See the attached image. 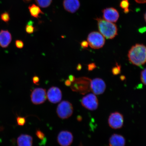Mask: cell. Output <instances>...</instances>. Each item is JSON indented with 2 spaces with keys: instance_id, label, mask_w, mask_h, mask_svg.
Here are the masks:
<instances>
[{
  "instance_id": "83f0119b",
  "label": "cell",
  "mask_w": 146,
  "mask_h": 146,
  "mask_svg": "<svg viewBox=\"0 0 146 146\" xmlns=\"http://www.w3.org/2000/svg\"><path fill=\"white\" fill-rule=\"evenodd\" d=\"M33 82L34 84L36 85H39L40 81L39 78L38 76H35L33 78Z\"/></svg>"
},
{
  "instance_id": "4316f807",
  "label": "cell",
  "mask_w": 146,
  "mask_h": 146,
  "mask_svg": "<svg viewBox=\"0 0 146 146\" xmlns=\"http://www.w3.org/2000/svg\"><path fill=\"white\" fill-rule=\"evenodd\" d=\"M96 66L94 63H91L88 65V69L89 71H92L96 68Z\"/></svg>"
},
{
  "instance_id": "d6986e66",
  "label": "cell",
  "mask_w": 146,
  "mask_h": 146,
  "mask_svg": "<svg viewBox=\"0 0 146 146\" xmlns=\"http://www.w3.org/2000/svg\"><path fill=\"white\" fill-rule=\"evenodd\" d=\"M33 22L30 21L27 23V25L25 27V31L27 33L31 34L33 33L35 30V27L33 26Z\"/></svg>"
},
{
  "instance_id": "d590c367",
  "label": "cell",
  "mask_w": 146,
  "mask_h": 146,
  "mask_svg": "<svg viewBox=\"0 0 146 146\" xmlns=\"http://www.w3.org/2000/svg\"><path fill=\"white\" fill-rule=\"evenodd\" d=\"M79 146H83V145H82V143H81L80 144V145H79Z\"/></svg>"
},
{
  "instance_id": "4dcf8cb0",
  "label": "cell",
  "mask_w": 146,
  "mask_h": 146,
  "mask_svg": "<svg viewBox=\"0 0 146 146\" xmlns=\"http://www.w3.org/2000/svg\"><path fill=\"white\" fill-rule=\"evenodd\" d=\"M72 82L69 81L68 79L66 80L65 82V84L67 87L70 86L72 85Z\"/></svg>"
},
{
  "instance_id": "e0dca14e",
  "label": "cell",
  "mask_w": 146,
  "mask_h": 146,
  "mask_svg": "<svg viewBox=\"0 0 146 146\" xmlns=\"http://www.w3.org/2000/svg\"><path fill=\"white\" fill-rule=\"evenodd\" d=\"M28 8L31 15L33 17L38 18L40 17V14H44L40 7L35 4H33L30 5Z\"/></svg>"
},
{
  "instance_id": "6da1fadb",
  "label": "cell",
  "mask_w": 146,
  "mask_h": 146,
  "mask_svg": "<svg viewBox=\"0 0 146 146\" xmlns=\"http://www.w3.org/2000/svg\"><path fill=\"white\" fill-rule=\"evenodd\" d=\"M128 57L130 62L138 66H141L146 63V46L137 44L129 51Z\"/></svg>"
},
{
  "instance_id": "277c9868",
  "label": "cell",
  "mask_w": 146,
  "mask_h": 146,
  "mask_svg": "<svg viewBox=\"0 0 146 146\" xmlns=\"http://www.w3.org/2000/svg\"><path fill=\"white\" fill-rule=\"evenodd\" d=\"M87 42L91 48L98 49L102 48L105 42L104 37L98 32H93L89 34Z\"/></svg>"
},
{
  "instance_id": "9c48e42d",
  "label": "cell",
  "mask_w": 146,
  "mask_h": 146,
  "mask_svg": "<svg viewBox=\"0 0 146 146\" xmlns=\"http://www.w3.org/2000/svg\"><path fill=\"white\" fill-rule=\"evenodd\" d=\"M106 85L101 78H96L91 81L90 90L94 94L99 95L105 92Z\"/></svg>"
},
{
  "instance_id": "603a6c76",
  "label": "cell",
  "mask_w": 146,
  "mask_h": 146,
  "mask_svg": "<svg viewBox=\"0 0 146 146\" xmlns=\"http://www.w3.org/2000/svg\"><path fill=\"white\" fill-rule=\"evenodd\" d=\"M116 66L115 67L112 69V72L114 75H116L119 74L121 71V67L117 63H116Z\"/></svg>"
},
{
  "instance_id": "8992f818",
  "label": "cell",
  "mask_w": 146,
  "mask_h": 146,
  "mask_svg": "<svg viewBox=\"0 0 146 146\" xmlns=\"http://www.w3.org/2000/svg\"><path fill=\"white\" fill-rule=\"evenodd\" d=\"M81 103L84 107L90 111L96 110L98 106V98L94 94H90L84 97Z\"/></svg>"
},
{
  "instance_id": "44dd1931",
  "label": "cell",
  "mask_w": 146,
  "mask_h": 146,
  "mask_svg": "<svg viewBox=\"0 0 146 146\" xmlns=\"http://www.w3.org/2000/svg\"><path fill=\"white\" fill-rule=\"evenodd\" d=\"M1 19L5 23L8 22L10 19V14L8 12H5L1 15Z\"/></svg>"
},
{
  "instance_id": "9a60e30c",
  "label": "cell",
  "mask_w": 146,
  "mask_h": 146,
  "mask_svg": "<svg viewBox=\"0 0 146 146\" xmlns=\"http://www.w3.org/2000/svg\"><path fill=\"white\" fill-rule=\"evenodd\" d=\"M110 146H125V140L121 135L114 134L112 135L109 139Z\"/></svg>"
},
{
  "instance_id": "d6a6232c",
  "label": "cell",
  "mask_w": 146,
  "mask_h": 146,
  "mask_svg": "<svg viewBox=\"0 0 146 146\" xmlns=\"http://www.w3.org/2000/svg\"><path fill=\"white\" fill-rule=\"evenodd\" d=\"M77 119L78 121H81L82 120V117L80 116H78L77 117Z\"/></svg>"
},
{
  "instance_id": "e575fe53",
  "label": "cell",
  "mask_w": 146,
  "mask_h": 146,
  "mask_svg": "<svg viewBox=\"0 0 146 146\" xmlns=\"http://www.w3.org/2000/svg\"><path fill=\"white\" fill-rule=\"evenodd\" d=\"M24 1H31V0H24Z\"/></svg>"
},
{
  "instance_id": "d4e9b609",
  "label": "cell",
  "mask_w": 146,
  "mask_h": 146,
  "mask_svg": "<svg viewBox=\"0 0 146 146\" xmlns=\"http://www.w3.org/2000/svg\"><path fill=\"white\" fill-rule=\"evenodd\" d=\"M141 80L142 83L146 85V68L144 69L141 72Z\"/></svg>"
},
{
  "instance_id": "ffe728a7",
  "label": "cell",
  "mask_w": 146,
  "mask_h": 146,
  "mask_svg": "<svg viewBox=\"0 0 146 146\" xmlns=\"http://www.w3.org/2000/svg\"><path fill=\"white\" fill-rule=\"evenodd\" d=\"M129 3L128 0H123L120 3V6L123 9L124 12L127 13L129 11Z\"/></svg>"
},
{
  "instance_id": "5b68a950",
  "label": "cell",
  "mask_w": 146,
  "mask_h": 146,
  "mask_svg": "<svg viewBox=\"0 0 146 146\" xmlns=\"http://www.w3.org/2000/svg\"><path fill=\"white\" fill-rule=\"evenodd\" d=\"M74 109L72 104L67 101L62 102L58 105L56 113L58 116L62 119H66L72 115Z\"/></svg>"
},
{
  "instance_id": "3957f363",
  "label": "cell",
  "mask_w": 146,
  "mask_h": 146,
  "mask_svg": "<svg viewBox=\"0 0 146 146\" xmlns=\"http://www.w3.org/2000/svg\"><path fill=\"white\" fill-rule=\"evenodd\" d=\"M91 80L86 77L76 78L71 85V89L74 91L85 94L90 91Z\"/></svg>"
},
{
  "instance_id": "ac0fdd59",
  "label": "cell",
  "mask_w": 146,
  "mask_h": 146,
  "mask_svg": "<svg viewBox=\"0 0 146 146\" xmlns=\"http://www.w3.org/2000/svg\"><path fill=\"white\" fill-rule=\"evenodd\" d=\"M52 0H35L36 4L42 8L48 7L52 2Z\"/></svg>"
},
{
  "instance_id": "4fadbf2b",
  "label": "cell",
  "mask_w": 146,
  "mask_h": 146,
  "mask_svg": "<svg viewBox=\"0 0 146 146\" xmlns=\"http://www.w3.org/2000/svg\"><path fill=\"white\" fill-rule=\"evenodd\" d=\"M63 5L66 11L74 13L79 9L80 3L79 0H64Z\"/></svg>"
},
{
  "instance_id": "8fae6325",
  "label": "cell",
  "mask_w": 146,
  "mask_h": 146,
  "mask_svg": "<svg viewBox=\"0 0 146 146\" xmlns=\"http://www.w3.org/2000/svg\"><path fill=\"white\" fill-rule=\"evenodd\" d=\"M47 97L51 103L54 104L59 103L62 98L61 91L58 87H52L47 91Z\"/></svg>"
},
{
  "instance_id": "5bb4252c",
  "label": "cell",
  "mask_w": 146,
  "mask_h": 146,
  "mask_svg": "<svg viewBox=\"0 0 146 146\" xmlns=\"http://www.w3.org/2000/svg\"><path fill=\"white\" fill-rule=\"evenodd\" d=\"M12 35L8 30H2L0 31V46L6 48L12 41Z\"/></svg>"
},
{
  "instance_id": "2e32d148",
  "label": "cell",
  "mask_w": 146,
  "mask_h": 146,
  "mask_svg": "<svg viewBox=\"0 0 146 146\" xmlns=\"http://www.w3.org/2000/svg\"><path fill=\"white\" fill-rule=\"evenodd\" d=\"M33 139L31 136L27 134H21L17 139L18 146H32Z\"/></svg>"
},
{
  "instance_id": "7c38bea8",
  "label": "cell",
  "mask_w": 146,
  "mask_h": 146,
  "mask_svg": "<svg viewBox=\"0 0 146 146\" xmlns=\"http://www.w3.org/2000/svg\"><path fill=\"white\" fill-rule=\"evenodd\" d=\"M104 19L110 22L114 23L117 21L119 17L118 11L113 8H107L103 11Z\"/></svg>"
},
{
  "instance_id": "52a82bcc",
  "label": "cell",
  "mask_w": 146,
  "mask_h": 146,
  "mask_svg": "<svg viewBox=\"0 0 146 146\" xmlns=\"http://www.w3.org/2000/svg\"><path fill=\"white\" fill-rule=\"evenodd\" d=\"M31 100L33 104L39 105L45 101L47 98L45 89L36 88L33 91L31 95Z\"/></svg>"
},
{
  "instance_id": "7402d4cb",
  "label": "cell",
  "mask_w": 146,
  "mask_h": 146,
  "mask_svg": "<svg viewBox=\"0 0 146 146\" xmlns=\"http://www.w3.org/2000/svg\"><path fill=\"white\" fill-rule=\"evenodd\" d=\"M17 121L18 125L23 126L26 123V119L24 117L18 116L17 117Z\"/></svg>"
},
{
  "instance_id": "7a4b0ae2",
  "label": "cell",
  "mask_w": 146,
  "mask_h": 146,
  "mask_svg": "<svg viewBox=\"0 0 146 146\" xmlns=\"http://www.w3.org/2000/svg\"><path fill=\"white\" fill-rule=\"evenodd\" d=\"M98 22V30L100 33L107 39H112L117 35L118 29L115 24L101 18L95 19Z\"/></svg>"
},
{
  "instance_id": "f1b7e54d",
  "label": "cell",
  "mask_w": 146,
  "mask_h": 146,
  "mask_svg": "<svg viewBox=\"0 0 146 146\" xmlns=\"http://www.w3.org/2000/svg\"><path fill=\"white\" fill-rule=\"evenodd\" d=\"M81 45L82 48L84 49L87 48L88 46V43L86 41H83L81 42Z\"/></svg>"
},
{
  "instance_id": "484cf974",
  "label": "cell",
  "mask_w": 146,
  "mask_h": 146,
  "mask_svg": "<svg viewBox=\"0 0 146 146\" xmlns=\"http://www.w3.org/2000/svg\"><path fill=\"white\" fill-rule=\"evenodd\" d=\"M15 45L18 48H23L24 46V43L21 40H16L15 41Z\"/></svg>"
},
{
  "instance_id": "cb8c5ba5",
  "label": "cell",
  "mask_w": 146,
  "mask_h": 146,
  "mask_svg": "<svg viewBox=\"0 0 146 146\" xmlns=\"http://www.w3.org/2000/svg\"><path fill=\"white\" fill-rule=\"evenodd\" d=\"M36 136H37L38 138H39V139L44 140V141L46 140L44 134L40 130H38L36 131Z\"/></svg>"
},
{
  "instance_id": "836d02e7",
  "label": "cell",
  "mask_w": 146,
  "mask_h": 146,
  "mask_svg": "<svg viewBox=\"0 0 146 146\" xmlns=\"http://www.w3.org/2000/svg\"><path fill=\"white\" fill-rule=\"evenodd\" d=\"M144 18H145V19L146 22V12L145 14V15H144Z\"/></svg>"
},
{
  "instance_id": "ba28073f",
  "label": "cell",
  "mask_w": 146,
  "mask_h": 146,
  "mask_svg": "<svg viewBox=\"0 0 146 146\" xmlns=\"http://www.w3.org/2000/svg\"><path fill=\"white\" fill-rule=\"evenodd\" d=\"M123 116L119 112L112 113L109 116L108 123L110 127L112 129L121 128L123 126Z\"/></svg>"
},
{
  "instance_id": "30bf717a",
  "label": "cell",
  "mask_w": 146,
  "mask_h": 146,
  "mask_svg": "<svg viewBox=\"0 0 146 146\" xmlns=\"http://www.w3.org/2000/svg\"><path fill=\"white\" fill-rule=\"evenodd\" d=\"M73 138L70 132L67 131H62L58 135L57 141L61 146H69L72 143Z\"/></svg>"
},
{
  "instance_id": "f546056e",
  "label": "cell",
  "mask_w": 146,
  "mask_h": 146,
  "mask_svg": "<svg viewBox=\"0 0 146 146\" xmlns=\"http://www.w3.org/2000/svg\"><path fill=\"white\" fill-rule=\"evenodd\" d=\"M68 80L70 81L72 83H73L75 80L76 78L75 76L73 75H70L68 76Z\"/></svg>"
},
{
  "instance_id": "1f68e13d",
  "label": "cell",
  "mask_w": 146,
  "mask_h": 146,
  "mask_svg": "<svg viewBox=\"0 0 146 146\" xmlns=\"http://www.w3.org/2000/svg\"><path fill=\"white\" fill-rule=\"evenodd\" d=\"M76 70L78 71L81 70L82 69V66L80 64H78L76 67Z\"/></svg>"
}]
</instances>
